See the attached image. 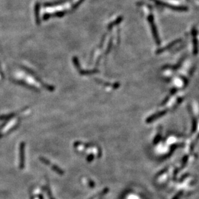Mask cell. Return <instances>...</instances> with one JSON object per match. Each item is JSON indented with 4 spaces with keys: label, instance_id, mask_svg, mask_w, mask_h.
Listing matches in <instances>:
<instances>
[{
    "label": "cell",
    "instance_id": "1",
    "mask_svg": "<svg viewBox=\"0 0 199 199\" xmlns=\"http://www.w3.org/2000/svg\"><path fill=\"white\" fill-rule=\"evenodd\" d=\"M21 153H20V155H21V166H22L21 167H23V166H24V143H22V144H21Z\"/></svg>",
    "mask_w": 199,
    "mask_h": 199
}]
</instances>
